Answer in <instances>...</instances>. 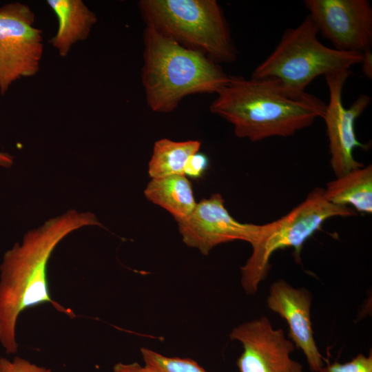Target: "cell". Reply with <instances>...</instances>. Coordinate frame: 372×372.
Wrapping results in <instances>:
<instances>
[{
    "instance_id": "obj_6",
    "label": "cell",
    "mask_w": 372,
    "mask_h": 372,
    "mask_svg": "<svg viewBox=\"0 0 372 372\" xmlns=\"http://www.w3.org/2000/svg\"><path fill=\"white\" fill-rule=\"evenodd\" d=\"M353 215V209L329 203L324 196V189L316 187L287 214L262 225L257 238L251 244V254L240 267V282L245 292L248 295L257 293L260 283L269 273L270 259L274 252L293 248L295 260L300 263L303 245L321 229L324 222L332 217Z\"/></svg>"
},
{
    "instance_id": "obj_11",
    "label": "cell",
    "mask_w": 372,
    "mask_h": 372,
    "mask_svg": "<svg viewBox=\"0 0 372 372\" xmlns=\"http://www.w3.org/2000/svg\"><path fill=\"white\" fill-rule=\"evenodd\" d=\"M183 242L207 255L218 245L234 240L252 244L261 231L262 225L242 223L228 211L218 193L196 203L192 212L177 222Z\"/></svg>"
},
{
    "instance_id": "obj_16",
    "label": "cell",
    "mask_w": 372,
    "mask_h": 372,
    "mask_svg": "<svg viewBox=\"0 0 372 372\" xmlns=\"http://www.w3.org/2000/svg\"><path fill=\"white\" fill-rule=\"evenodd\" d=\"M200 142L196 140L176 141L169 138L156 141L148 163V174L152 178L184 175L183 170L189 156L199 152Z\"/></svg>"
},
{
    "instance_id": "obj_20",
    "label": "cell",
    "mask_w": 372,
    "mask_h": 372,
    "mask_svg": "<svg viewBox=\"0 0 372 372\" xmlns=\"http://www.w3.org/2000/svg\"><path fill=\"white\" fill-rule=\"evenodd\" d=\"M208 157L199 152L194 154L187 159L183 174L185 176H189L194 179L201 178L209 167Z\"/></svg>"
},
{
    "instance_id": "obj_2",
    "label": "cell",
    "mask_w": 372,
    "mask_h": 372,
    "mask_svg": "<svg viewBox=\"0 0 372 372\" xmlns=\"http://www.w3.org/2000/svg\"><path fill=\"white\" fill-rule=\"evenodd\" d=\"M210 112L234 126L236 136L260 141L289 136L322 118L327 104L306 93L296 97L270 79L229 76L215 94Z\"/></svg>"
},
{
    "instance_id": "obj_3",
    "label": "cell",
    "mask_w": 372,
    "mask_h": 372,
    "mask_svg": "<svg viewBox=\"0 0 372 372\" xmlns=\"http://www.w3.org/2000/svg\"><path fill=\"white\" fill-rule=\"evenodd\" d=\"M141 81L148 107L158 113L174 110L186 96L216 94L229 80L219 64L155 29L143 33Z\"/></svg>"
},
{
    "instance_id": "obj_9",
    "label": "cell",
    "mask_w": 372,
    "mask_h": 372,
    "mask_svg": "<svg viewBox=\"0 0 372 372\" xmlns=\"http://www.w3.org/2000/svg\"><path fill=\"white\" fill-rule=\"evenodd\" d=\"M318 33L333 48L363 54L372 45V7L367 0H306Z\"/></svg>"
},
{
    "instance_id": "obj_5",
    "label": "cell",
    "mask_w": 372,
    "mask_h": 372,
    "mask_svg": "<svg viewBox=\"0 0 372 372\" xmlns=\"http://www.w3.org/2000/svg\"><path fill=\"white\" fill-rule=\"evenodd\" d=\"M146 26L202 52L217 63H231L237 51L223 10L215 0H141Z\"/></svg>"
},
{
    "instance_id": "obj_12",
    "label": "cell",
    "mask_w": 372,
    "mask_h": 372,
    "mask_svg": "<svg viewBox=\"0 0 372 372\" xmlns=\"http://www.w3.org/2000/svg\"><path fill=\"white\" fill-rule=\"evenodd\" d=\"M312 298L308 289L294 287L281 279L271 285L266 302L269 310L287 322L289 338L304 353L309 370L318 372L324 366V362L312 328Z\"/></svg>"
},
{
    "instance_id": "obj_13",
    "label": "cell",
    "mask_w": 372,
    "mask_h": 372,
    "mask_svg": "<svg viewBox=\"0 0 372 372\" xmlns=\"http://www.w3.org/2000/svg\"><path fill=\"white\" fill-rule=\"evenodd\" d=\"M58 27L50 42L61 57H65L78 42L86 40L98 19L82 0H48Z\"/></svg>"
},
{
    "instance_id": "obj_8",
    "label": "cell",
    "mask_w": 372,
    "mask_h": 372,
    "mask_svg": "<svg viewBox=\"0 0 372 372\" xmlns=\"http://www.w3.org/2000/svg\"><path fill=\"white\" fill-rule=\"evenodd\" d=\"M351 73L349 70L324 76L329 100L322 118L329 138L330 165L336 178L364 166L354 158L353 152L357 147L364 149L369 147V144H363L358 140L355 123L369 105L370 96L360 95L349 108L342 103V90Z\"/></svg>"
},
{
    "instance_id": "obj_1",
    "label": "cell",
    "mask_w": 372,
    "mask_h": 372,
    "mask_svg": "<svg viewBox=\"0 0 372 372\" xmlns=\"http://www.w3.org/2000/svg\"><path fill=\"white\" fill-rule=\"evenodd\" d=\"M102 224L91 212L70 210L29 231L3 255L0 266V343L7 354L17 352L16 326L20 314L44 303L71 318L70 309L52 299L48 280V265L58 244L72 231Z\"/></svg>"
},
{
    "instance_id": "obj_4",
    "label": "cell",
    "mask_w": 372,
    "mask_h": 372,
    "mask_svg": "<svg viewBox=\"0 0 372 372\" xmlns=\"http://www.w3.org/2000/svg\"><path fill=\"white\" fill-rule=\"evenodd\" d=\"M308 15L296 28L286 30L274 50L254 70L251 77L274 81L299 97L316 77L349 70L361 64L363 54L339 51L323 45Z\"/></svg>"
},
{
    "instance_id": "obj_10",
    "label": "cell",
    "mask_w": 372,
    "mask_h": 372,
    "mask_svg": "<svg viewBox=\"0 0 372 372\" xmlns=\"http://www.w3.org/2000/svg\"><path fill=\"white\" fill-rule=\"evenodd\" d=\"M229 338L242 347L236 360L239 372H304L302 364L291 358L294 344L267 316L236 326Z\"/></svg>"
},
{
    "instance_id": "obj_23",
    "label": "cell",
    "mask_w": 372,
    "mask_h": 372,
    "mask_svg": "<svg viewBox=\"0 0 372 372\" xmlns=\"http://www.w3.org/2000/svg\"><path fill=\"white\" fill-rule=\"evenodd\" d=\"M13 163V157L8 153L0 152V166L9 167Z\"/></svg>"
},
{
    "instance_id": "obj_17",
    "label": "cell",
    "mask_w": 372,
    "mask_h": 372,
    "mask_svg": "<svg viewBox=\"0 0 372 372\" xmlns=\"http://www.w3.org/2000/svg\"><path fill=\"white\" fill-rule=\"evenodd\" d=\"M141 353L143 366L154 372H208L191 358L167 357L145 347Z\"/></svg>"
},
{
    "instance_id": "obj_22",
    "label": "cell",
    "mask_w": 372,
    "mask_h": 372,
    "mask_svg": "<svg viewBox=\"0 0 372 372\" xmlns=\"http://www.w3.org/2000/svg\"><path fill=\"white\" fill-rule=\"evenodd\" d=\"M372 53L371 50H368L363 53V59L361 63L364 75L368 79H371L372 76Z\"/></svg>"
},
{
    "instance_id": "obj_15",
    "label": "cell",
    "mask_w": 372,
    "mask_h": 372,
    "mask_svg": "<svg viewBox=\"0 0 372 372\" xmlns=\"http://www.w3.org/2000/svg\"><path fill=\"white\" fill-rule=\"evenodd\" d=\"M326 199L331 203L351 205L361 213H372V165L353 169L327 183L324 189Z\"/></svg>"
},
{
    "instance_id": "obj_21",
    "label": "cell",
    "mask_w": 372,
    "mask_h": 372,
    "mask_svg": "<svg viewBox=\"0 0 372 372\" xmlns=\"http://www.w3.org/2000/svg\"><path fill=\"white\" fill-rule=\"evenodd\" d=\"M113 372H154L138 362L116 363L113 367Z\"/></svg>"
},
{
    "instance_id": "obj_14",
    "label": "cell",
    "mask_w": 372,
    "mask_h": 372,
    "mask_svg": "<svg viewBox=\"0 0 372 372\" xmlns=\"http://www.w3.org/2000/svg\"><path fill=\"white\" fill-rule=\"evenodd\" d=\"M144 194L148 200L167 211L176 222L187 217L197 203L192 185L185 175L152 178Z\"/></svg>"
},
{
    "instance_id": "obj_7",
    "label": "cell",
    "mask_w": 372,
    "mask_h": 372,
    "mask_svg": "<svg viewBox=\"0 0 372 372\" xmlns=\"http://www.w3.org/2000/svg\"><path fill=\"white\" fill-rule=\"evenodd\" d=\"M35 14L28 5L12 2L0 6V94L17 80L40 70L43 32L34 25Z\"/></svg>"
},
{
    "instance_id": "obj_19",
    "label": "cell",
    "mask_w": 372,
    "mask_h": 372,
    "mask_svg": "<svg viewBox=\"0 0 372 372\" xmlns=\"http://www.w3.org/2000/svg\"><path fill=\"white\" fill-rule=\"evenodd\" d=\"M0 372H52L50 369L34 364L28 360L15 357L12 360L0 358Z\"/></svg>"
},
{
    "instance_id": "obj_18",
    "label": "cell",
    "mask_w": 372,
    "mask_h": 372,
    "mask_svg": "<svg viewBox=\"0 0 372 372\" xmlns=\"http://www.w3.org/2000/svg\"><path fill=\"white\" fill-rule=\"evenodd\" d=\"M318 372H372V353L368 355L359 353L344 363L337 360L324 365Z\"/></svg>"
}]
</instances>
